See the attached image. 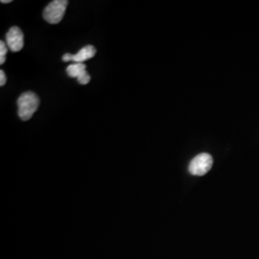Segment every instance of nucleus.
<instances>
[{"instance_id": "6e6552de", "label": "nucleus", "mask_w": 259, "mask_h": 259, "mask_svg": "<svg viewBox=\"0 0 259 259\" xmlns=\"http://www.w3.org/2000/svg\"><path fill=\"white\" fill-rule=\"evenodd\" d=\"M7 81V78H6V74L3 70H0V85L3 87Z\"/></svg>"}, {"instance_id": "f03ea898", "label": "nucleus", "mask_w": 259, "mask_h": 259, "mask_svg": "<svg viewBox=\"0 0 259 259\" xmlns=\"http://www.w3.org/2000/svg\"><path fill=\"white\" fill-rule=\"evenodd\" d=\"M67 4V0H54L50 2L44 11V18L48 23L58 24L65 16Z\"/></svg>"}, {"instance_id": "1a4fd4ad", "label": "nucleus", "mask_w": 259, "mask_h": 259, "mask_svg": "<svg viewBox=\"0 0 259 259\" xmlns=\"http://www.w3.org/2000/svg\"><path fill=\"white\" fill-rule=\"evenodd\" d=\"M11 0H1V3H10Z\"/></svg>"}, {"instance_id": "20e7f679", "label": "nucleus", "mask_w": 259, "mask_h": 259, "mask_svg": "<svg viewBox=\"0 0 259 259\" xmlns=\"http://www.w3.org/2000/svg\"><path fill=\"white\" fill-rule=\"evenodd\" d=\"M6 45L13 52H19L24 47V35L17 26L10 28L6 34Z\"/></svg>"}, {"instance_id": "7ed1b4c3", "label": "nucleus", "mask_w": 259, "mask_h": 259, "mask_svg": "<svg viewBox=\"0 0 259 259\" xmlns=\"http://www.w3.org/2000/svg\"><path fill=\"white\" fill-rule=\"evenodd\" d=\"M213 158L209 154H200L190 161L188 171L194 176H204L212 167Z\"/></svg>"}, {"instance_id": "0eeeda50", "label": "nucleus", "mask_w": 259, "mask_h": 259, "mask_svg": "<svg viewBox=\"0 0 259 259\" xmlns=\"http://www.w3.org/2000/svg\"><path fill=\"white\" fill-rule=\"evenodd\" d=\"M7 51H8V47L7 45L1 40L0 41V64L3 65L6 61V54H7Z\"/></svg>"}, {"instance_id": "423d86ee", "label": "nucleus", "mask_w": 259, "mask_h": 259, "mask_svg": "<svg viewBox=\"0 0 259 259\" xmlns=\"http://www.w3.org/2000/svg\"><path fill=\"white\" fill-rule=\"evenodd\" d=\"M96 54V48L93 46H85L83 47L81 50H79L78 53H76L74 55L72 54H65L63 56V61L64 62H73V63H82L90 60L93 58Z\"/></svg>"}, {"instance_id": "f257e3e1", "label": "nucleus", "mask_w": 259, "mask_h": 259, "mask_svg": "<svg viewBox=\"0 0 259 259\" xmlns=\"http://www.w3.org/2000/svg\"><path fill=\"white\" fill-rule=\"evenodd\" d=\"M39 105V99L36 93L27 92L22 93L18 99L19 106V116L21 120L27 121L31 119L34 113L37 111Z\"/></svg>"}, {"instance_id": "39448f33", "label": "nucleus", "mask_w": 259, "mask_h": 259, "mask_svg": "<svg viewBox=\"0 0 259 259\" xmlns=\"http://www.w3.org/2000/svg\"><path fill=\"white\" fill-rule=\"evenodd\" d=\"M67 75L71 78H77L81 84H87L91 81V76L87 71V66L82 63H73L66 68Z\"/></svg>"}]
</instances>
